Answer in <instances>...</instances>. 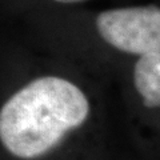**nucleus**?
<instances>
[{
    "instance_id": "obj_1",
    "label": "nucleus",
    "mask_w": 160,
    "mask_h": 160,
    "mask_svg": "<svg viewBox=\"0 0 160 160\" xmlns=\"http://www.w3.org/2000/svg\"><path fill=\"white\" fill-rule=\"evenodd\" d=\"M86 95L56 76L40 78L9 98L0 112V139L19 159H36L51 151L66 133L84 123Z\"/></svg>"
},
{
    "instance_id": "obj_2",
    "label": "nucleus",
    "mask_w": 160,
    "mask_h": 160,
    "mask_svg": "<svg viewBox=\"0 0 160 160\" xmlns=\"http://www.w3.org/2000/svg\"><path fill=\"white\" fill-rule=\"evenodd\" d=\"M99 35L119 51L148 56L160 55V8L127 7L102 12L96 19Z\"/></svg>"
},
{
    "instance_id": "obj_3",
    "label": "nucleus",
    "mask_w": 160,
    "mask_h": 160,
    "mask_svg": "<svg viewBox=\"0 0 160 160\" xmlns=\"http://www.w3.org/2000/svg\"><path fill=\"white\" fill-rule=\"evenodd\" d=\"M133 83L146 107H160V55L142 56L133 67Z\"/></svg>"
},
{
    "instance_id": "obj_4",
    "label": "nucleus",
    "mask_w": 160,
    "mask_h": 160,
    "mask_svg": "<svg viewBox=\"0 0 160 160\" xmlns=\"http://www.w3.org/2000/svg\"><path fill=\"white\" fill-rule=\"evenodd\" d=\"M53 2L63 3V4H73V3H80V2H84V0H53Z\"/></svg>"
}]
</instances>
